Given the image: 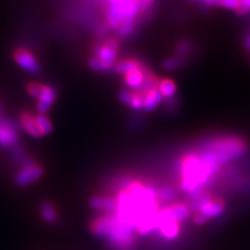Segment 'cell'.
I'll use <instances>...</instances> for the list:
<instances>
[{
  "instance_id": "1",
  "label": "cell",
  "mask_w": 250,
  "mask_h": 250,
  "mask_svg": "<svg viewBox=\"0 0 250 250\" xmlns=\"http://www.w3.org/2000/svg\"><path fill=\"white\" fill-rule=\"evenodd\" d=\"M91 230L100 238H106L120 250L129 249L134 245L135 228L124 222L116 215L103 216L91 224Z\"/></svg>"
},
{
  "instance_id": "2",
  "label": "cell",
  "mask_w": 250,
  "mask_h": 250,
  "mask_svg": "<svg viewBox=\"0 0 250 250\" xmlns=\"http://www.w3.org/2000/svg\"><path fill=\"white\" fill-rule=\"evenodd\" d=\"M208 149L215 154L219 164L222 166L243 153L246 149V144L239 138L226 137L214 141L208 145Z\"/></svg>"
},
{
  "instance_id": "3",
  "label": "cell",
  "mask_w": 250,
  "mask_h": 250,
  "mask_svg": "<svg viewBox=\"0 0 250 250\" xmlns=\"http://www.w3.org/2000/svg\"><path fill=\"white\" fill-rule=\"evenodd\" d=\"M18 126L13 121L0 116V146L13 147L18 144Z\"/></svg>"
},
{
  "instance_id": "4",
  "label": "cell",
  "mask_w": 250,
  "mask_h": 250,
  "mask_svg": "<svg viewBox=\"0 0 250 250\" xmlns=\"http://www.w3.org/2000/svg\"><path fill=\"white\" fill-rule=\"evenodd\" d=\"M117 50H118V42L114 39L106 41L104 46H100L96 49V58L103 62L105 71L114 66L117 57Z\"/></svg>"
},
{
  "instance_id": "5",
  "label": "cell",
  "mask_w": 250,
  "mask_h": 250,
  "mask_svg": "<svg viewBox=\"0 0 250 250\" xmlns=\"http://www.w3.org/2000/svg\"><path fill=\"white\" fill-rule=\"evenodd\" d=\"M43 174L42 166L33 164L28 167L22 168L15 177V183L19 187H26L38 181Z\"/></svg>"
},
{
  "instance_id": "6",
  "label": "cell",
  "mask_w": 250,
  "mask_h": 250,
  "mask_svg": "<svg viewBox=\"0 0 250 250\" xmlns=\"http://www.w3.org/2000/svg\"><path fill=\"white\" fill-rule=\"evenodd\" d=\"M15 61L17 64L29 73H38L40 71V65H39L36 58L26 49H18L14 54Z\"/></svg>"
},
{
  "instance_id": "7",
  "label": "cell",
  "mask_w": 250,
  "mask_h": 250,
  "mask_svg": "<svg viewBox=\"0 0 250 250\" xmlns=\"http://www.w3.org/2000/svg\"><path fill=\"white\" fill-rule=\"evenodd\" d=\"M224 207H225V202L223 199L217 198V197H210L206 203H203L198 212H200L202 215H205L209 219V218H214L220 215L223 212Z\"/></svg>"
},
{
  "instance_id": "8",
  "label": "cell",
  "mask_w": 250,
  "mask_h": 250,
  "mask_svg": "<svg viewBox=\"0 0 250 250\" xmlns=\"http://www.w3.org/2000/svg\"><path fill=\"white\" fill-rule=\"evenodd\" d=\"M90 205L94 208L106 210L108 213H114L117 210V201L113 197L94 196L90 200Z\"/></svg>"
},
{
  "instance_id": "9",
  "label": "cell",
  "mask_w": 250,
  "mask_h": 250,
  "mask_svg": "<svg viewBox=\"0 0 250 250\" xmlns=\"http://www.w3.org/2000/svg\"><path fill=\"white\" fill-rule=\"evenodd\" d=\"M20 123L22 125V127L24 128L27 134L30 135L31 137L41 138L43 136L41 130L39 129L35 117L30 113H23L20 117Z\"/></svg>"
},
{
  "instance_id": "10",
  "label": "cell",
  "mask_w": 250,
  "mask_h": 250,
  "mask_svg": "<svg viewBox=\"0 0 250 250\" xmlns=\"http://www.w3.org/2000/svg\"><path fill=\"white\" fill-rule=\"evenodd\" d=\"M163 95L159 88H155L147 92L144 96L143 109L146 112H152L162 103Z\"/></svg>"
},
{
  "instance_id": "11",
  "label": "cell",
  "mask_w": 250,
  "mask_h": 250,
  "mask_svg": "<svg viewBox=\"0 0 250 250\" xmlns=\"http://www.w3.org/2000/svg\"><path fill=\"white\" fill-rule=\"evenodd\" d=\"M166 209L168 210L169 215L178 223L185 221L186 219L189 217V214L191 212L189 207L183 205V203H177V205L169 206L166 208Z\"/></svg>"
},
{
  "instance_id": "12",
  "label": "cell",
  "mask_w": 250,
  "mask_h": 250,
  "mask_svg": "<svg viewBox=\"0 0 250 250\" xmlns=\"http://www.w3.org/2000/svg\"><path fill=\"white\" fill-rule=\"evenodd\" d=\"M124 81L129 88L135 90L139 89L144 82V70H142V68H140L126 73L125 74Z\"/></svg>"
},
{
  "instance_id": "13",
  "label": "cell",
  "mask_w": 250,
  "mask_h": 250,
  "mask_svg": "<svg viewBox=\"0 0 250 250\" xmlns=\"http://www.w3.org/2000/svg\"><path fill=\"white\" fill-rule=\"evenodd\" d=\"M140 68H141L140 64L135 60H122L117 62V64H115L116 72L124 74V75Z\"/></svg>"
},
{
  "instance_id": "14",
  "label": "cell",
  "mask_w": 250,
  "mask_h": 250,
  "mask_svg": "<svg viewBox=\"0 0 250 250\" xmlns=\"http://www.w3.org/2000/svg\"><path fill=\"white\" fill-rule=\"evenodd\" d=\"M41 215L47 222H53L57 219V210L49 201H43L41 205Z\"/></svg>"
},
{
  "instance_id": "15",
  "label": "cell",
  "mask_w": 250,
  "mask_h": 250,
  "mask_svg": "<svg viewBox=\"0 0 250 250\" xmlns=\"http://www.w3.org/2000/svg\"><path fill=\"white\" fill-rule=\"evenodd\" d=\"M159 90L163 97L171 98L176 92V84L171 80H163L159 83Z\"/></svg>"
},
{
  "instance_id": "16",
  "label": "cell",
  "mask_w": 250,
  "mask_h": 250,
  "mask_svg": "<svg viewBox=\"0 0 250 250\" xmlns=\"http://www.w3.org/2000/svg\"><path fill=\"white\" fill-rule=\"evenodd\" d=\"M57 99V92L53 88L48 87V85H43V89L41 91L40 96H39L38 100L48 105H52V104Z\"/></svg>"
},
{
  "instance_id": "17",
  "label": "cell",
  "mask_w": 250,
  "mask_h": 250,
  "mask_svg": "<svg viewBox=\"0 0 250 250\" xmlns=\"http://www.w3.org/2000/svg\"><path fill=\"white\" fill-rule=\"evenodd\" d=\"M36 122L39 126V129L41 130L42 135H49L52 131V123L51 121L47 118L45 115H38L35 117Z\"/></svg>"
},
{
  "instance_id": "18",
  "label": "cell",
  "mask_w": 250,
  "mask_h": 250,
  "mask_svg": "<svg viewBox=\"0 0 250 250\" xmlns=\"http://www.w3.org/2000/svg\"><path fill=\"white\" fill-rule=\"evenodd\" d=\"M175 197V192L171 188H163L156 192V198L160 201H170Z\"/></svg>"
},
{
  "instance_id": "19",
  "label": "cell",
  "mask_w": 250,
  "mask_h": 250,
  "mask_svg": "<svg viewBox=\"0 0 250 250\" xmlns=\"http://www.w3.org/2000/svg\"><path fill=\"white\" fill-rule=\"evenodd\" d=\"M43 85L44 84H41V83H33L28 84L27 87V92L30 96H33L34 98H39V96H40L41 94V91L43 89Z\"/></svg>"
},
{
  "instance_id": "20",
  "label": "cell",
  "mask_w": 250,
  "mask_h": 250,
  "mask_svg": "<svg viewBox=\"0 0 250 250\" xmlns=\"http://www.w3.org/2000/svg\"><path fill=\"white\" fill-rule=\"evenodd\" d=\"M183 64V59L182 58H173V59H169L164 62L163 67L167 69V70H172L178 66H181Z\"/></svg>"
},
{
  "instance_id": "21",
  "label": "cell",
  "mask_w": 250,
  "mask_h": 250,
  "mask_svg": "<svg viewBox=\"0 0 250 250\" xmlns=\"http://www.w3.org/2000/svg\"><path fill=\"white\" fill-rule=\"evenodd\" d=\"M132 29H134V21L131 19H126L123 21L122 25L120 27V34L122 36H127L131 33Z\"/></svg>"
},
{
  "instance_id": "22",
  "label": "cell",
  "mask_w": 250,
  "mask_h": 250,
  "mask_svg": "<svg viewBox=\"0 0 250 250\" xmlns=\"http://www.w3.org/2000/svg\"><path fill=\"white\" fill-rule=\"evenodd\" d=\"M132 97H134V92L132 91H127V90H123L119 93V99L122 101L124 104H126L129 106Z\"/></svg>"
},
{
  "instance_id": "23",
  "label": "cell",
  "mask_w": 250,
  "mask_h": 250,
  "mask_svg": "<svg viewBox=\"0 0 250 250\" xmlns=\"http://www.w3.org/2000/svg\"><path fill=\"white\" fill-rule=\"evenodd\" d=\"M221 6L229 10H238L240 6V0H221Z\"/></svg>"
},
{
  "instance_id": "24",
  "label": "cell",
  "mask_w": 250,
  "mask_h": 250,
  "mask_svg": "<svg viewBox=\"0 0 250 250\" xmlns=\"http://www.w3.org/2000/svg\"><path fill=\"white\" fill-rule=\"evenodd\" d=\"M89 66L93 69L95 70V71H105V69L103 65V62H101L97 58H93L89 61Z\"/></svg>"
},
{
  "instance_id": "25",
  "label": "cell",
  "mask_w": 250,
  "mask_h": 250,
  "mask_svg": "<svg viewBox=\"0 0 250 250\" xmlns=\"http://www.w3.org/2000/svg\"><path fill=\"white\" fill-rule=\"evenodd\" d=\"M190 43L187 42V41H184L182 43H179L176 47V52L178 54H181V56H184V54H186L188 51L190 50Z\"/></svg>"
},
{
  "instance_id": "26",
  "label": "cell",
  "mask_w": 250,
  "mask_h": 250,
  "mask_svg": "<svg viewBox=\"0 0 250 250\" xmlns=\"http://www.w3.org/2000/svg\"><path fill=\"white\" fill-rule=\"evenodd\" d=\"M239 14H245L250 11V0H240V6L237 10Z\"/></svg>"
},
{
  "instance_id": "27",
  "label": "cell",
  "mask_w": 250,
  "mask_h": 250,
  "mask_svg": "<svg viewBox=\"0 0 250 250\" xmlns=\"http://www.w3.org/2000/svg\"><path fill=\"white\" fill-rule=\"evenodd\" d=\"M50 107H51L50 105L46 104L44 103H41V101H38V104H37V109H38V112L40 113V115H45L46 113H48Z\"/></svg>"
},
{
  "instance_id": "28",
  "label": "cell",
  "mask_w": 250,
  "mask_h": 250,
  "mask_svg": "<svg viewBox=\"0 0 250 250\" xmlns=\"http://www.w3.org/2000/svg\"><path fill=\"white\" fill-rule=\"evenodd\" d=\"M208 221V218L206 217L205 215H202L200 212H198L196 215H195V217H194V222L196 223V224H199V225L205 224V223H207Z\"/></svg>"
},
{
  "instance_id": "29",
  "label": "cell",
  "mask_w": 250,
  "mask_h": 250,
  "mask_svg": "<svg viewBox=\"0 0 250 250\" xmlns=\"http://www.w3.org/2000/svg\"><path fill=\"white\" fill-rule=\"evenodd\" d=\"M207 4L209 5H217V6H221V0H203Z\"/></svg>"
},
{
  "instance_id": "30",
  "label": "cell",
  "mask_w": 250,
  "mask_h": 250,
  "mask_svg": "<svg viewBox=\"0 0 250 250\" xmlns=\"http://www.w3.org/2000/svg\"><path fill=\"white\" fill-rule=\"evenodd\" d=\"M246 46H247L248 49H250V36L246 39Z\"/></svg>"
},
{
  "instance_id": "31",
  "label": "cell",
  "mask_w": 250,
  "mask_h": 250,
  "mask_svg": "<svg viewBox=\"0 0 250 250\" xmlns=\"http://www.w3.org/2000/svg\"><path fill=\"white\" fill-rule=\"evenodd\" d=\"M191 1H194V0H191Z\"/></svg>"
}]
</instances>
